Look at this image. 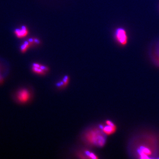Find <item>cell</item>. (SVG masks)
<instances>
[{
  "instance_id": "obj_5",
  "label": "cell",
  "mask_w": 159,
  "mask_h": 159,
  "mask_svg": "<svg viewBox=\"0 0 159 159\" xmlns=\"http://www.w3.org/2000/svg\"><path fill=\"white\" fill-rule=\"evenodd\" d=\"M32 70L34 74L38 75H43L49 71V68L48 67L43 66L40 64L35 63L32 65Z\"/></svg>"
},
{
  "instance_id": "obj_4",
  "label": "cell",
  "mask_w": 159,
  "mask_h": 159,
  "mask_svg": "<svg viewBox=\"0 0 159 159\" xmlns=\"http://www.w3.org/2000/svg\"><path fill=\"white\" fill-rule=\"evenodd\" d=\"M115 36L118 42L122 45H125L128 42V37L126 31L122 28H118L115 32Z\"/></svg>"
},
{
  "instance_id": "obj_11",
  "label": "cell",
  "mask_w": 159,
  "mask_h": 159,
  "mask_svg": "<svg viewBox=\"0 0 159 159\" xmlns=\"http://www.w3.org/2000/svg\"><path fill=\"white\" fill-rule=\"evenodd\" d=\"M69 82V77L68 76H66L64 78L62 82H61L58 85L61 87H65L66 86L68 85Z\"/></svg>"
},
{
  "instance_id": "obj_3",
  "label": "cell",
  "mask_w": 159,
  "mask_h": 159,
  "mask_svg": "<svg viewBox=\"0 0 159 159\" xmlns=\"http://www.w3.org/2000/svg\"><path fill=\"white\" fill-rule=\"evenodd\" d=\"M149 54L153 62L159 66V39L150 46Z\"/></svg>"
},
{
  "instance_id": "obj_10",
  "label": "cell",
  "mask_w": 159,
  "mask_h": 159,
  "mask_svg": "<svg viewBox=\"0 0 159 159\" xmlns=\"http://www.w3.org/2000/svg\"><path fill=\"white\" fill-rule=\"evenodd\" d=\"M8 72L7 70H3L0 66V84L2 83L8 76Z\"/></svg>"
},
{
  "instance_id": "obj_7",
  "label": "cell",
  "mask_w": 159,
  "mask_h": 159,
  "mask_svg": "<svg viewBox=\"0 0 159 159\" xmlns=\"http://www.w3.org/2000/svg\"><path fill=\"white\" fill-rule=\"evenodd\" d=\"M14 33L16 37L19 39H22L26 37L28 35L29 31L26 26H23L20 29H16Z\"/></svg>"
},
{
  "instance_id": "obj_8",
  "label": "cell",
  "mask_w": 159,
  "mask_h": 159,
  "mask_svg": "<svg viewBox=\"0 0 159 159\" xmlns=\"http://www.w3.org/2000/svg\"><path fill=\"white\" fill-rule=\"evenodd\" d=\"M116 129V126L114 124L111 125L106 124L105 125L102 126V130L103 134L107 135H110L115 133Z\"/></svg>"
},
{
  "instance_id": "obj_12",
  "label": "cell",
  "mask_w": 159,
  "mask_h": 159,
  "mask_svg": "<svg viewBox=\"0 0 159 159\" xmlns=\"http://www.w3.org/2000/svg\"><path fill=\"white\" fill-rule=\"evenodd\" d=\"M86 155L88 157V158L89 159H97L98 158V157L93 152L86 151Z\"/></svg>"
},
{
  "instance_id": "obj_9",
  "label": "cell",
  "mask_w": 159,
  "mask_h": 159,
  "mask_svg": "<svg viewBox=\"0 0 159 159\" xmlns=\"http://www.w3.org/2000/svg\"><path fill=\"white\" fill-rule=\"evenodd\" d=\"M152 154L151 150L148 147H142L139 151V155L141 158H148V156H151Z\"/></svg>"
},
{
  "instance_id": "obj_2",
  "label": "cell",
  "mask_w": 159,
  "mask_h": 159,
  "mask_svg": "<svg viewBox=\"0 0 159 159\" xmlns=\"http://www.w3.org/2000/svg\"><path fill=\"white\" fill-rule=\"evenodd\" d=\"M31 97L30 91L28 89L25 88L18 90L15 95L16 101L20 103H27L30 100Z\"/></svg>"
},
{
  "instance_id": "obj_6",
  "label": "cell",
  "mask_w": 159,
  "mask_h": 159,
  "mask_svg": "<svg viewBox=\"0 0 159 159\" xmlns=\"http://www.w3.org/2000/svg\"><path fill=\"white\" fill-rule=\"evenodd\" d=\"M39 43L40 41L37 39H30L27 41L25 42L21 46V51L23 53H25L30 47L34 45V44H37Z\"/></svg>"
},
{
  "instance_id": "obj_1",
  "label": "cell",
  "mask_w": 159,
  "mask_h": 159,
  "mask_svg": "<svg viewBox=\"0 0 159 159\" xmlns=\"http://www.w3.org/2000/svg\"><path fill=\"white\" fill-rule=\"evenodd\" d=\"M103 134L102 130L98 129H91L85 134L86 141L90 145L103 147L106 143V139Z\"/></svg>"
}]
</instances>
